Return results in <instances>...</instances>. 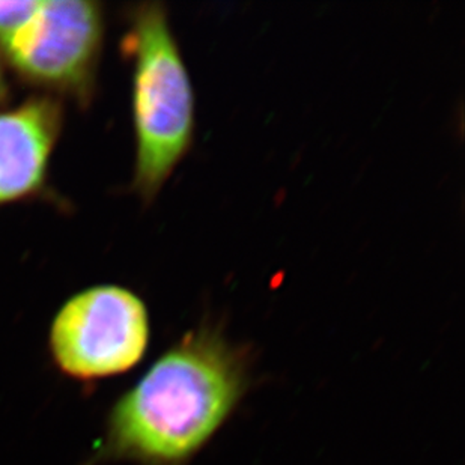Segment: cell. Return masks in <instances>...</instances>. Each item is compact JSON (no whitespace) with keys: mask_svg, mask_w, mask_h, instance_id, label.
Here are the masks:
<instances>
[{"mask_svg":"<svg viewBox=\"0 0 465 465\" xmlns=\"http://www.w3.org/2000/svg\"><path fill=\"white\" fill-rule=\"evenodd\" d=\"M246 387L244 354L222 330H192L116 401L86 465H185L232 414Z\"/></svg>","mask_w":465,"mask_h":465,"instance_id":"6da1fadb","label":"cell"},{"mask_svg":"<svg viewBox=\"0 0 465 465\" xmlns=\"http://www.w3.org/2000/svg\"><path fill=\"white\" fill-rule=\"evenodd\" d=\"M5 94H6V80H5L4 65L0 61V102L4 100Z\"/></svg>","mask_w":465,"mask_h":465,"instance_id":"52a82bcc","label":"cell"},{"mask_svg":"<svg viewBox=\"0 0 465 465\" xmlns=\"http://www.w3.org/2000/svg\"><path fill=\"white\" fill-rule=\"evenodd\" d=\"M124 49L133 59V189L151 203L193 145V84L164 5L132 9Z\"/></svg>","mask_w":465,"mask_h":465,"instance_id":"7a4b0ae2","label":"cell"},{"mask_svg":"<svg viewBox=\"0 0 465 465\" xmlns=\"http://www.w3.org/2000/svg\"><path fill=\"white\" fill-rule=\"evenodd\" d=\"M40 0H8L0 2V50L34 15Z\"/></svg>","mask_w":465,"mask_h":465,"instance_id":"8992f818","label":"cell"},{"mask_svg":"<svg viewBox=\"0 0 465 465\" xmlns=\"http://www.w3.org/2000/svg\"><path fill=\"white\" fill-rule=\"evenodd\" d=\"M150 312L132 290L97 285L62 304L50 325L49 350L59 372L93 382L125 373L145 357Z\"/></svg>","mask_w":465,"mask_h":465,"instance_id":"3957f363","label":"cell"},{"mask_svg":"<svg viewBox=\"0 0 465 465\" xmlns=\"http://www.w3.org/2000/svg\"><path fill=\"white\" fill-rule=\"evenodd\" d=\"M104 40L102 5L40 0L26 25L2 52L23 80L89 102Z\"/></svg>","mask_w":465,"mask_h":465,"instance_id":"277c9868","label":"cell"},{"mask_svg":"<svg viewBox=\"0 0 465 465\" xmlns=\"http://www.w3.org/2000/svg\"><path fill=\"white\" fill-rule=\"evenodd\" d=\"M62 128V105L29 98L0 112V207L43 189Z\"/></svg>","mask_w":465,"mask_h":465,"instance_id":"5b68a950","label":"cell"}]
</instances>
